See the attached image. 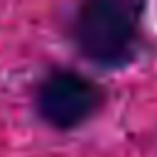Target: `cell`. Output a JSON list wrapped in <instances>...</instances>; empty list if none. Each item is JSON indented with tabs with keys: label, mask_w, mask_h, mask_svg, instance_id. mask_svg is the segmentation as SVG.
Returning a JSON list of instances; mask_svg holds the SVG:
<instances>
[{
	"label": "cell",
	"mask_w": 157,
	"mask_h": 157,
	"mask_svg": "<svg viewBox=\"0 0 157 157\" xmlns=\"http://www.w3.org/2000/svg\"><path fill=\"white\" fill-rule=\"evenodd\" d=\"M69 39L93 66L120 71L135 64L142 52V5L128 0L83 2L69 20Z\"/></svg>",
	"instance_id": "obj_1"
},
{
	"label": "cell",
	"mask_w": 157,
	"mask_h": 157,
	"mask_svg": "<svg viewBox=\"0 0 157 157\" xmlns=\"http://www.w3.org/2000/svg\"><path fill=\"white\" fill-rule=\"evenodd\" d=\"M105 105V88L71 66H52L32 93L37 118L59 132H71L91 123Z\"/></svg>",
	"instance_id": "obj_2"
}]
</instances>
